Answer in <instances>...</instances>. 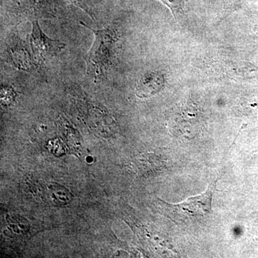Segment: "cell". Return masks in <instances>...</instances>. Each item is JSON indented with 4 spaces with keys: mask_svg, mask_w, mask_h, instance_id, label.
<instances>
[{
    "mask_svg": "<svg viewBox=\"0 0 258 258\" xmlns=\"http://www.w3.org/2000/svg\"><path fill=\"white\" fill-rule=\"evenodd\" d=\"M159 1L168 7L174 15L181 11L183 8V0H159Z\"/></svg>",
    "mask_w": 258,
    "mask_h": 258,
    "instance_id": "obj_6",
    "label": "cell"
},
{
    "mask_svg": "<svg viewBox=\"0 0 258 258\" xmlns=\"http://www.w3.org/2000/svg\"><path fill=\"white\" fill-rule=\"evenodd\" d=\"M8 62L18 69L29 70L31 67V59L28 51L20 45H13L7 53Z\"/></svg>",
    "mask_w": 258,
    "mask_h": 258,
    "instance_id": "obj_5",
    "label": "cell"
},
{
    "mask_svg": "<svg viewBox=\"0 0 258 258\" xmlns=\"http://www.w3.org/2000/svg\"><path fill=\"white\" fill-rule=\"evenodd\" d=\"M69 1L76 5V6L79 7L80 8L84 10L88 15H90V16L93 18L92 13H91V10H90L89 7L86 3V0H69Z\"/></svg>",
    "mask_w": 258,
    "mask_h": 258,
    "instance_id": "obj_7",
    "label": "cell"
},
{
    "mask_svg": "<svg viewBox=\"0 0 258 258\" xmlns=\"http://www.w3.org/2000/svg\"><path fill=\"white\" fill-rule=\"evenodd\" d=\"M164 86V77L161 73H148L136 85V95L140 98H150L160 92Z\"/></svg>",
    "mask_w": 258,
    "mask_h": 258,
    "instance_id": "obj_4",
    "label": "cell"
},
{
    "mask_svg": "<svg viewBox=\"0 0 258 258\" xmlns=\"http://www.w3.org/2000/svg\"><path fill=\"white\" fill-rule=\"evenodd\" d=\"M94 34V41L86 57L87 73L95 81L104 77L111 68L116 35L113 29L94 30L81 23Z\"/></svg>",
    "mask_w": 258,
    "mask_h": 258,
    "instance_id": "obj_1",
    "label": "cell"
},
{
    "mask_svg": "<svg viewBox=\"0 0 258 258\" xmlns=\"http://www.w3.org/2000/svg\"><path fill=\"white\" fill-rule=\"evenodd\" d=\"M217 182V179L209 184L205 192L191 197L183 203L172 205L162 201L166 216L175 222L194 221L210 216Z\"/></svg>",
    "mask_w": 258,
    "mask_h": 258,
    "instance_id": "obj_2",
    "label": "cell"
},
{
    "mask_svg": "<svg viewBox=\"0 0 258 258\" xmlns=\"http://www.w3.org/2000/svg\"><path fill=\"white\" fill-rule=\"evenodd\" d=\"M31 33L28 36V40L31 48L34 59L39 63L55 57L63 50L66 45L58 40H54L47 36L40 28L38 21L35 20L32 23Z\"/></svg>",
    "mask_w": 258,
    "mask_h": 258,
    "instance_id": "obj_3",
    "label": "cell"
}]
</instances>
